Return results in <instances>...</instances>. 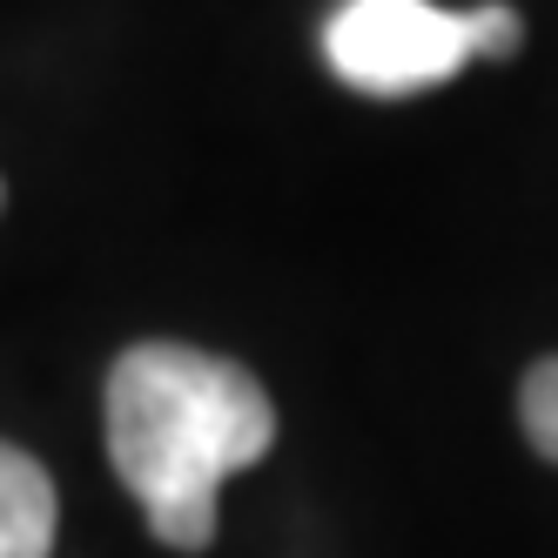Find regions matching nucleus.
<instances>
[{
    "label": "nucleus",
    "instance_id": "20e7f679",
    "mask_svg": "<svg viewBox=\"0 0 558 558\" xmlns=\"http://www.w3.org/2000/svg\"><path fill=\"white\" fill-rule=\"evenodd\" d=\"M518 417H525V437L558 464V356H545V364H532L525 390H518Z\"/></svg>",
    "mask_w": 558,
    "mask_h": 558
},
{
    "label": "nucleus",
    "instance_id": "f257e3e1",
    "mask_svg": "<svg viewBox=\"0 0 558 558\" xmlns=\"http://www.w3.org/2000/svg\"><path fill=\"white\" fill-rule=\"evenodd\" d=\"M276 411L229 356L189 343H135L108 371V458L142 498L148 532L169 551L216 538V492L229 471L269 451Z\"/></svg>",
    "mask_w": 558,
    "mask_h": 558
},
{
    "label": "nucleus",
    "instance_id": "f03ea898",
    "mask_svg": "<svg viewBox=\"0 0 558 558\" xmlns=\"http://www.w3.org/2000/svg\"><path fill=\"white\" fill-rule=\"evenodd\" d=\"M525 41V21L505 0L437 8V0H343L324 27V61L356 95H417L451 82L464 61H505Z\"/></svg>",
    "mask_w": 558,
    "mask_h": 558
},
{
    "label": "nucleus",
    "instance_id": "7ed1b4c3",
    "mask_svg": "<svg viewBox=\"0 0 558 558\" xmlns=\"http://www.w3.org/2000/svg\"><path fill=\"white\" fill-rule=\"evenodd\" d=\"M54 551V485L27 451L0 445V558Z\"/></svg>",
    "mask_w": 558,
    "mask_h": 558
}]
</instances>
